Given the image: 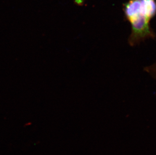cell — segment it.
Wrapping results in <instances>:
<instances>
[{"label":"cell","instance_id":"obj_1","mask_svg":"<svg viewBox=\"0 0 156 155\" xmlns=\"http://www.w3.org/2000/svg\"><path fill=\"white\" fill-rule=\"evenodd\" d=\"M123 11L131 25L129 46H139L149 38H155L150 22L156 14V0H128L123 5Z\"/></svg>","mask_w":156,"mask_h":155},{"label":"cell","instance_id":"obj_2","mask_svg":"<svg viewBox=\"0 0 156 155\" xmlns=\"http://www.w3.org/2000/svg\"><path fill=\"white\" fill-rule=\"evenodd\" d=\"M144 70L149 73L152 77L156 79V63L152 66L144 67Z\"/></svg>","mask_w":156,"mask_h":155},{"label":"cell","instance_id":"obj_3","mask_svg":"<svg viewBox=\"0 0 156 155\" xmlns=\"http://www.w3.org/2000/svg\"><path fill=\"white\" fill-rule=\"evenodd\" d=\"M75 3L78 6H82L83 5L84 2V0H74Z\"/></svg>","mask_w":156,"mask_h":155}]
</instances>
